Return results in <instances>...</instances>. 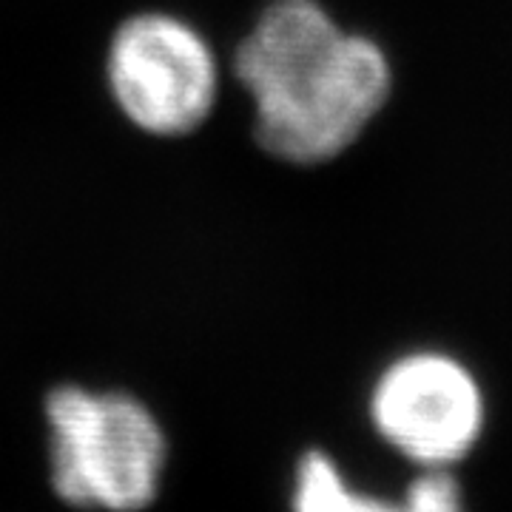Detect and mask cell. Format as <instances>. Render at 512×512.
I'll use <instances>...</instances> for the list:
<instances>
[{
	"label": "cell",
	"instance_id": "2",
	"mask_svg": "<svg viewBox=\"0 0 512 512\" xmlns=\"http://www.w3.org/2000/svg\"><path fill=\"white\" fill-rule=\"evenodd\" d=\"M49 487L77 512H146L163 493V421L126 390L57 384L43 402Z\"/></svg>",
	"mask_w": 512,
	"mask_h": 512
},
{
	"label": "cell",
	"instance_id": "1",
	"mask_svg": "<svg viewBox=\"0 0 512 512\" xmlns=\"http://www.w3.org/2000/svg\"><path fill=\"white\" fill-rule=\"evenodd\" d=\"M254 137L274 160L328 165L348 154L396 94V60L322 0H271L234 52Z\"/></svg>",
	"mask_w": 512,
	"mask_h": 512
},
{
	"label": "cell",
	"instance_id": "5",
	"mask_svg": "<svg viewBox=\"0 0 512 512\" xmlns=\"http://www.w3.org/2000/svg\"><path fill=\"white\" fill-rule=\"evenodd\" d=\"M291 512H470L467 495L453 470H419L402 498H382L353 487L336 458L325 450H305L296 458Z\"/></svg>",
	"mask_w": 512,
	"mask_h": 512
},
{
	"label": "cell",
	"instance_id": "4",
	"mask_svg": "<svg viewBox=\"0 0 512 512\" xmlns=\"http://www.w3.org/2000/svg\"><path fill=\"white\" fill-rule=\"evenodd\" d=\"M106 83L131 126L151 137H185L220 100V60L188 20L140 12L111 35Z\"/></svg>",
	"mask_w": 512,
	"mask_h": 512
},
{
	"label": "cell",
	"instance_id": "3",
	"mask_svg": "<svg viewBox=\"0 0 512 512\" xmlns=\"http://www.w3.org/2000/svg\"><path fill=\"white\" fill-rule=\"evenodd\" d=\"M365 413L396 456L419 470H453L484 439L490 399L476 367L456 350L413 345L376 370Z\"/></svg>",
	"mask_w": 512,
	"mask_h": 512
}]
</instances>
